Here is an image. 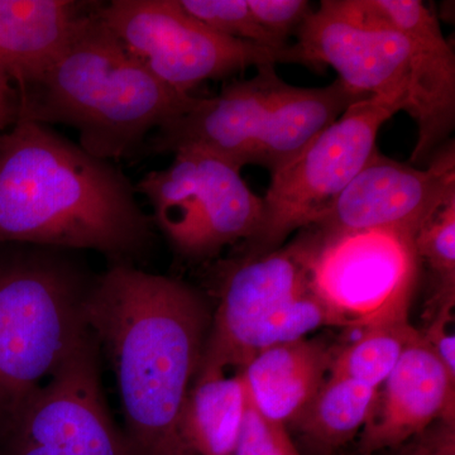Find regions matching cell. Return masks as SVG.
<instances>
[{
	"instance_id": "1",
	"label": "cell",
	"mask_w": 455,
	"mask_h": 455,
	"mask_svg": "<svg viewBox=\"0 0 455 455\" xmlns=\"http://www.w3.org/2000/svg\"><path fill=\"white\" fill-rule=\"evenodd\" d=\"M205 298L132 265L95 278L86 324L118 385L125 435L140 455H193L180 421L211 329Z\"/></svg>"
},
{
	"instance_id": "2",
	"label": "cell",
	"mask_w": 455,
	"mask_h": 455,
	"mask_svg": "<svg viewBox=\"0 0 455 455\" xmlns=\"http://www.w3.org/2000/svg\"><path fill=\"white\" fill-rule=\"evenodd\" d=\"M154 227L109 161L25 116L0 134V244L97 251L110 265L136 266Z\"/></svg>"
},
{
	"instance_id": "3",
	"label": "cell",
	"mask_w": 455,
	"mask_h": 455,
	"mask_svg": "<svg viewBox=\"0 0 455 455\" xmlns=\"http://www.w3.org/2000/svg\"><path fill=\"white\" fill-rule=\"evenodd\" d=\"M97 7L37 82L20 92V116L65 124L99 160L132 157L196 100L161 82L100 20Z\"/></svg>"
},
{
	"instance_id": "4",
	"label": "cell",
	"mask_w": 455,
	"mask_h": 455,
	"mask_svg": "<svg viewBox=\"0 0 455 455\" xmlns=\"http://www.w3.org/2000/svg\"><path fill=\"white\" fill-rule=\"evenodd\" d=\"M95 278L75 251L0 244V433L88 333Z\"/></svg>"
},
{
	"instance_id": "5",
	"label": "cell",
	"mask_w": 455,
	"mask_h": 455,
	"mask_svg": "<svg viewBox=\"0 0 455 455\" xmlns=\"http://www.w3.org/2000/svg\"><path fill=\"white\" fill-rule=\"evenodd\" d=\"M218 280L199 370L239 372L269 347L334 326L311 289L301 236L262 256L220 263Z\"/></svg>"
},
{
	"instance_id": "6",
	"label": "cell",
	"mask_w": 455,
	"mask_h": 455,
	"mask_svg": "<svg viewBox=\"0 0 455 455\" xmlns=\"http://www.w3.org/2000/svg\"><path fill=\"white\" fill-rule=\"evenodd\" d=\"M311 289L334 326L363 329L409 319L418 283L414 236L392 229H302Z\"/></svg>"
},
{
	"instance_id": "7",
	"label": "cell",
	"mask_w": 455,
	"mask_h": 455,
	"mask_svg": "<svg viewBox=\"0 0 455 455\" xmlns=\"http://www.w3.org/2000/svg\"><path fill=\"white\" fill-rule=\"evenodd\" d=\"M398 112L400 107L385 99H362L271 172L262 197V224L254 238L244 242L245 256L276 251L293 232L314 226L366 166L377 151L379 130Z\"/></svg>"
},
{
	"instance_id": "8",
	"label": "cell",
	"mask_w": 455,
	"mask_h": 455,
	"mask_svg": "<svg viewBox=\"0 0 455 455\" xmlns=\"http://www.w3.org/2000/svg\"><path fill=\"white\" fill-rule=\"evenodd\" d=\"M173 156L166 169L146 173L134 188L148 200L152 221L176 252L208 259L254 238L263 199L245 184L242 170L204 149H180Z\"/></svg>"
},
{
	"instance_id": "9",
	"label": "cell",
	"mask_w": 455,
	"mask_h": 455,
	"mask_svg": "<svg viewBox=\"0 0 455 455\" xmlns=\"http://www.w3.org/2000/svg\"><path fill=\"white\" fill-rule=\"evenodd\" d=\"M97 14L132 55L182 94L252 66H307L295 44L275 50L233 40L188 16L178 0H112Z\"/></svg>"
},
{
	"instance_id": "10",
	"label": "cell",
	"mask_w": 455,
	"mask_h": 455,
	"mask_svg": "<svg viewBox=\"0 0 455 455\" xmlns=\"http://www.w3.org/2000/svg\"><path fill=\"white\" fill-rule=\"evenodd\" d=\"M100 357L88 331L0 433V455H140L110 416Z\"/></svg>"
},
{
	"instance_id": "11",
	"label": "cell",
	"mask_w": 455,
	"mask_h": 455,
	"mask_svg": "<svg viewBox=\"0 0 455 455\" xmlns=\"http://www.w3.org/2000/svg\"><path fill=\"white\" fill-rule=\"evenodd\" d=\"M307 68L331 66L349 89L405 112L410 44L372 0H323L296 33Z\"/></svg>"
},
{
	"instance_id": "12",
	"label": "cell",
	"mask_w": 455,
	"mask_h": 455,
	"mask_svg": "<svg viewBox=\"0 0 455 455\" xmlns=\"http://www.w3.org/2000/svg\"><path fill=\"white\" fill-rule=\"evenodd\" d=\"M427 169L374 152L366 166L316 221L323 233L392 229L415 236L427 218L455 196L454 140L431 156Z\"/></svg>"
},
{
	"instance_id": "13",
	"label": "cell",
	"mask_w": 455,
	"mask_h": 455,
	"mask_svg": "<svg viewBox=\"0 0 455 455\" xmlns=\"http://www.w3.org/2000/svg\"><path fill=\"white\" fill-rule=\"evenodd\" d=\"M284 85L276 66H263L251 79L228 84L215 97H196L187 112L149 136L142 152L163 155L199 148L242 170L252 163L254 149Z\"/></svg>"
},
{
	"instance_id": "14",
	"label": "cell",
	"mask_w": 455,
	"mask_h": 455,
	"mask_svg": "<svg viewBox=\"0 0 455 455\" xmlns=\"http://www.w3.org/2000/svg\"><path fill=\"white\" fill-rule=\"evenodd\" d=\"M373 7L406 36L410 44L409 95L405 112L418 140L411 164L429 163L455 125V55L438 18L419 0H372Z\"/></svg>"
},
{
	"instance_id": "15",
	"label": "cell",
	"mask_w": 455,
	"mask_h": 455,
	"mask_svg": "<svg viewBox=\"0 0 455 455\" xmlns=\"http://www.w3.org/2000/svg\"><path fill=\"white\" fill-rule=\"evenodd\" d=\"M439 420L455 423V379L419 333L379 387L359 453L390 451Z\"/></svg>"
},
{
	"instance_id": "16",
	"label": "cell",
	"mask_w": 455,
	"mask_h": 455,
	"mask_svg": "<svg viewBox=\"0 0 455 455\" xmlns=\"http://www.w3.org/2000/svg\"><path fill=\"white\" fill-rule=\"evenodd\" d=\"M97 2L0 0V77L18 92L37 82Z\"/></svg>"
},
{
	"instance_id": "17",
	"label": "cell",
	"mask_w": 455,
	"mask_h": 455,
	"mask_svg": "<svg viewBox=\"0 0 455 455\" xmlns=\"http://www.w3.org/2000/svg\"><path fill=\"white\" fill-rule=\"evenodd\" d=\"M331 359L333 347L302 338L262 350L239 372L257 411L289 427L324 385Z\"/></svg>"
},
{
	"instance_id": "18",
	"label": "cell",
	"mask_w": 455,
	"mask_h": 455,
	"mask_svg": "<svg viewBox=\"0 0 455 455\" xmlns=\"http://www.w3.org/2000/svg\"><path fill=\"white\" fill-rule=\"evenodd\" d=\"M371 95L349 89L339 79L320 88L286 85L269 113L252 163L269 172L292 160L311 140L352 107Z\"/></svg>"
},
{
	"instance_id": "19",
	"label": "cell",
	"mask_w": 455,
	"mask_h": 455,
	"mask_svg": "<svg viewBox=\"0 0 455 455\" xmlns=\"http://www.w3.org/2000/svg\"><path fill=\"white\" fill-rule=\"evenodd\" d=\"M248 394L241 372L203 368L182 409V439L193 455H235Z\"/></svg>"
},
{
	"instance_id": "20",
	"label": "cell",
	"mask_w": 455,
	"mask_h": 455,
	"mask_svg": "<svg viewBox=\"0 0 455 455\" xmlns=\"http://www.w3.org/2000/svg\"><path fill=\"white\" fill-rule=\"evenodd\" d=\"M379 390L329 374L316 396L290 427L317 455H334L361 435Z\"/></svg>"
},
{
	"instance_id": "21",
	"label": "cell",
	"mask_w": 455,
	"mask_h": 455,
	"mask_svg": "<svg viewBox=\"0 0 455 455\" xmlns=\"http://www.w3.org/2000/svg\"><path fill=\"white\" fill-rule=\"evenodd\" d=\"M349 343L333 348L331 373L379 390L397 366L407 347L419 337L409 319L359 329Z\"/></svg>"
},
{
	"instance_id": "22",
	"label": "cell",
	"mask_w": 455,
	"mask_h": 455,
	"mask_svg": "<svg viewBox=\"0 0 455 455\" xmlns=\"http://www.w3.org/2000/svg\"><path fill=\"white\" fill-rule=\"evenodd\" d=\"M419 262L433 278V307L455 305V196L449 197L414 236Z\"/></svg>"
},
{
	"instance_id": "23",
	"label": "cell",
	"mask_w": 455,
	"mask_h": 455,
	"mask_svg": "<svg viewBox=\"0 0 455 455\" xmlns=\"http://www.w3.org/2000/svg\"><path fill=\"white\" fill-rule=\"evenodd\" d=\"M180 7L212 31L233 40L284 50L254 20L248 0H178Z\"/></svg>"
},
{
	"instance_id": "24",
	"label": "cell",
	"mask_w": 455,
	"mask_h": 455,
	"mask_svg": "<svg viewBox=\"0 0 455 455\" xmlns=\"http://www.w3.org/2000/svg\"><path fill=\"white\" fill-rule=\"evenodd\" d=\"M235 455H301L286 425L269 420L248 398L243 427Z\"/></svg>"
},
{
	"instance_id": "25",
	"label": "cell",
	"mask_w": 455,
	"mask_h": 455,
	"mask_svg": "<svg viewBox=\"0 0 455 455\" xmlns=\"http://www.w3.org/2000/svg\"><path fill=\"white\" fill-rule=\"evenodd\" d=\"M254 20L281 46H290V37L299 32L313 13L307 0H248Z\"/></svg>"
},
{
	"instance_id": "26",
	"label": "cell",
	"mask_w": 455,
	"mask_h": 455,
	"mask_svg": "<svg viewBox=\"0 0 455 455\" xmlns=\"http://www.w3.org/2000/svg\"><path fill=\"white\" fill-rule=\"evenodd\" d=\"M433 309L429 322L420 333L449 376L455 379L454 307Z\"/></svg>"
},
{
	"instance_id": "27",
	"label": "cell",
	"mask_w": 455,
	"mask_h": 455,
	"mask_svg": "<svg viewBox=\"0 0 455 455\" xmlns=\"http://www.w3.org/2000/svg\"><path fill=\"white\" fill-rule=\"evenodd\" d=\"M20 92L13 84L0 77V134L4 133L20 118Z\"/></svg>"
}]
</instances>
